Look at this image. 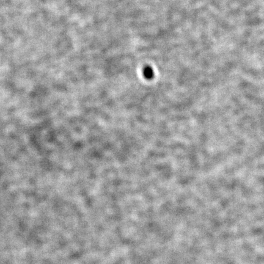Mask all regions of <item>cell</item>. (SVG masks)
I'll return each mask as SVG.
<instances>
[{
	"label": "cell",
	"mask_w": 264,
	"mask_h": 264,
	"mask_svg": "<svg viewBox=\"0 0 264 264\" xmlns=\"http://www.w3.org/2000/svg\"><path fill=\"white\" fill-rule=\"evenodd\" d=\"M144 75L145 77L147 79H151L153 77V75H154V72H153V70L150 67H147L146 68H144L143 72Z\"/></svg>",
	"instance_id": "obj_1"
}]
</instances>
